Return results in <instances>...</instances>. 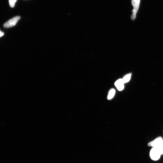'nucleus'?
Wrapping results in <instances>:
<instances>
[{
	"label": "nucleus",
	"mask_w": 163,
	"mask_h": 163,
	"mask_svg": "<svg viewBox=\"0 0 163 163\" xmlns=\"http://www.w3.org/2000/svg\"><path fill=\"white\" fill-rule=\"evenodd\" d=\"M163 145V139L161 137H159L148 144V146L153 147H158Z\"/></svg>",
	"instance_id": "obj_4"
},
{
	"label": "nucleus",
	"mask_w": 163,
	"mask_h": 163,
	"mask_svg": "<svg viewBox=\"0 0 163 163\" xmlns=\"http://www.w3.org/2000/svg\"><path fill=\"white\" fill-rule=\"evenodd\" d=\"M162 155L159 147H153L150 150V156L152 160L157 161L160 158Z\"/></svg>",
	"instance_id": "obj_1"
},
{
	"label": "nucleus",
	"mask_w": 163,
	"mask_h": 163,
	"mask_svg": "<svg viewBox=\"0 0 163 163\" xmlns=\"http://www.w3.org/2000/svg\"><path fill=\"white\" fill-rule=\"evenodd\" d=\"M124 82L122 79H120L115 82V85L119 91H122L124 89Z\"/></svg>",
	"instance_id": "obj_5"
},
{
	"label": "nucleus",
	"mask_w": 163,
	"mask_h": 163,
	"mask_svg": "<svg viewBox=\"0 0 163 163\" xmlns=\"http://www.w3.org/2000/svg\"><path fill=\"white\" fill-rule=\"evenodd\" d=\"M131 73H130V74L126 75L122 79L123 80L124 83H127L129 81L131 78Z\"/></svg>",
	"instance_id": "obj_7"
},
{
	"label": "nucleus",
	"mask_w": 163,
	"mask_h": 163,
	"mask_svg": "<svg viewBox=\"0 0 163 163\" xmlns=\"http://www.w3.org/2000/svg\"><path fill=\"white\" fill-rule=\"evenodd\" d=\"M17 1V0H9L10 5L12 8H13L15 6V3Z\"/></svg>",
	"instance_id": "obj_8"
},
{
	"label": "nucleus",
	"mask_w": 163,
	"mask_h": 163,
	"mask_svg": "<svg viewBox=\"0 0 163 163\" xmlns=\"http://www.w3.org/2000/svg\"><path fill=\"white\" fill-rule=\"evenodd\" d=\"M4 35V33L3 32H2L1 31V37L3 36V35Z\"/></svg>",
	"instance_id": "obj_9"
},
{
	"label": "nucleus",
	"mask_w": 163,
	"mask_h": 163,
	"mask_svg": "<svg viewBox=\"0 0 163 163\" xmlns=\"http://www.w3.org/2000/svg\"><path fill=\"white\" fill-rule=\"evenodd\" d=\"M140 0H131V3L133 7L132 14L131 15V20H134L136 17V14L139 9Z\"/></svg>",
	"instance_id": "obj_2"
},
{
	"label": "nucleus",
	"mask_w": 163,
	"mask_h": 163,
	"mask_svg": "<svg viewBox=\"0 0 163 163\" xmlns=\"http://www.w3.org/2000/svg\"><path fill=\"white\" fill-rule=\"evenodd\" d=\"M115 93V91L114 89H111L108 92L107 99L108 100L111 99L114 96Z\"/></svg>",
	"instance_id": "obj_6"
},
{
	"label": "nucleus",
	"mask_w": 163,
	"mask_h": 163,
	"mask_svg": "<svg viewBox=\"0 0 163 163\" xmlns=\"http://www.w3.org/2000/svg\"><path fill=\"white\" fill-rule=\"evenodd\" d=\"M20 18V16L13 17L5 23L3 25V27L5 28H10L13 27L16 25Z\"/></svg>",
	"instance_id": "obj_3"
}]
</instances>
